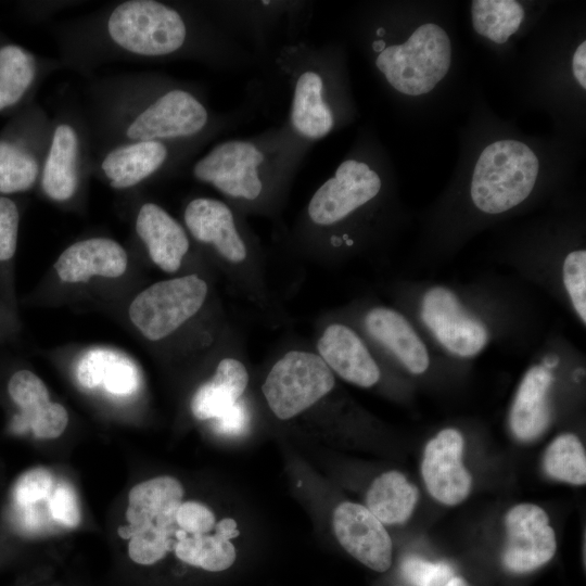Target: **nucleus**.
<instances>
[{
  "instance_id": "3",
  "label": "nucleus",
  "mask_w": 586,
  "mask_h": 586,
  "mask_svg": "<svg viewBox=\"0 0 586 586\" xmlns=\"http://www.w3.org/2000/svg\"><path fill=\"white\" fill-rule=\"evenodd\" d=\"M107 31L120 48L143 56L170 54L182 47L187 37L181 15L153 0H129L115 7Z\"/></svg>"
},
{
  "instance_id": "2",
  "label": "nucleus",
  "mask_w": 586,
  "mask_h": 586,
  "mask_svg": "<svg viewBox=\"0 0 586 586\" xmlns=\"http://www.w3.org/2000/svg\"><path fill=\"white\" fill-rule=\"evenodd\" d=\"M450 59L446 31L428 23L418 27L405 43L384 48L375 65L397 91L419 95L430 92L445 77Z\"/></svg>"
},
{
  "instance_id": "33",
  "label": "nucleus",
  "mask_w": 586,
  "mask_h": 586,
  "mask_svg": "<svg viewBox=\"0 0 586 586\" xmlns=\"http://www.w3.org/2000/svg\"><path fill=\"white\" fill-rule=\"evenodd\" d=\"M563 283L583 322H586V251L569 253L563 263Z\"/></svg>"
},
{
  "instance_id": "29",
  "label": "nucleus",
  "mask_w": 586,
  "mask_h": 586,
  "mask_svg": "<svg viewBox=\"0 0 586 586\" xmlns=\"http://www.w3.org/2000/svg\"><path fill=\"white\" fill-rule=\"evenodd\" d=\"M544 469L555 480L584 485L586 453L581 440L572 433L557 436L546 449Z\"/></svg>"
},
{
  "instance_id": "12",
  "label": "nucleus",
  "mask_w": 586,
  "mask_h": 586,
  "mask_svg": "<svg viewBox=\"0 0 586 586\" xmlns=\"http://www.w3.org/2000/svg\"><path fill=\"white\" fill-rule=\"evenodd\" d=\"M463 438L455 429H444L424 448L421 473L437 501L455 506L469 495L472 476L462 463Z\"/></svg>"
},
{
  "instance_id": "5",
  "label": "nucleus",
  "mask_w": 586,
  "mask_h": 586,
  "mask_svg": "<svg viewBox=\"0 0 586 586\" xmlns=\"http://www.w3.org/2000/svg\"><path fill=\"white\" fill-rule=\"evenodd\" d=\"M207 291V283L195 275L158 281L135 297L129 318L144 337L162 340L199 311Z\"/></svg>"
},
{
  "instance_id": "36",
  "label": "nucleus",
  "mask_w": 586,
  "mask_h": 586,
  "mask_svg": "<svg viewBox=\"0 0 586 586\" xmlns=\"http://www.w3.org/2000/svg\"><path fill=\"white\" fill-rule=\"evenodd\" d=\"M49 510L59 523L75 527L81 520L80 507L74 489L65 484L55 486L48 497Z\"/></svg>"
},
{
  "instance_id": "39",
  "label": "nucleus",
  "mask_w": 586,
  "mask_h": 586,
  "mask_svg": "<svg viewBox=\"0 0 586 586\" xmlns=\"http://www.w3.org/2000/svg\"><path fill=\"white\" fill-rule=\"evenodd\" d=\"M68 415L66 409L58 403L48 405L27 424L34 435L40 438L59 437L66 429Z\"/></svg>"
},
{
  "instance_id": "26",
  "label": "nucleus",
  "mask_w": 586,
  "mask_h": 586,
  "mask_svg": "<svg viewBox=\"0 0 586 586\" xmlns=\"http://www.w3.org/2000/svg\"><path fill=\"white\" fill-rule=\"evenodd\" d=\"M322 79L316 72L303 73L295 85L291 122L307 139H320L333 127V115L322 99Z\"/></svg>"
},
{
  "instance_id": "44",
  "label": "nucleus",
  "mask_w": 586,
  "mask_h": 586,
  "mask_svg": "<svg viewBox=\"0 0 586 586\" xmlns=\"http://www.w3.org/2000/svg\"><path fill=\"white\" fill-rule=\"evenodd\" d=\"M383 34H384V29L380 28V29L378 30V35L381 36V35H383Z\"/></svg>"
},
{
  "instance_id": "42",
  "label": "nucleus",
  "mask_w": 586,
  "mask_h": 586,
  "mask_svg": "<svg viewBox=\"0 0 586 586\" xmlns=\"http://www.w3.org/2000/svg\"><path fill=\"white\" fill-rule=\"evenodd\" d=\"M443 586H471L461 576H451Z\"/></svg>"
},
{
  "instance_id": "24",
  "label": "nucleus",
  "mask_w": 586,
  "mask_h": 586,
  "mask_svg": "<svg viewBox=\"0 0 586 586\" xmlns=\"http://www.w3.org/2000/svg\"><path fill=\"white\" fill-rule=\"evenodd\" d=\"M77 155L76 131L69 125H59L53 131L41 176L42 189L50 199L63 202L75 194Z\"/></svg>"
},
{
  "instance_id": "28",
  "label": "nucleus",
  "mask_w": 586,
  "mask_h": 586,
  "mask_svg": "<svg viewBox=\"0 0 586 586\" xmlns=\"http://www.w3.org/2000/svg\"><path fill=\"white\" fill-rule=\"evenodd\" d=\"M524 17L522 5L514 0H475L472 2L474 30L496 43L514 34Z\"/></svg>"
},
{
  "instance_id": "27",
  "label": "nucleus",
  "mask_w": 586,
  "mask_h": 586,
  "mask_svg": "<svg viewBox=\"0 0 586 586\" xmlns=\"http://www.w3.org/2000/svg\"><path fill=\"white\" fill-rule=\"evenodd\" d=\"M36 60L16 44L0 48V111L16 104L36 76Z\"/></svg>"
},
{
  "instance_id": "20",
  "label": "nucleus",
  "mask_w": 586,
  "mask_h": 586,
  "mask_svg": "<svg viewBox=\"0 0 586 586\" xmlns=\"http://www.w3.org/2000/svg\"><path fill=\"white\" fill-rule=\"evenodd\" d=\"M238 524L232 518H225L215 524L214 535H189L178 530L175 553L179 560L209 572L229 569L237 559L231 543L239 536Z\"/></svg>"
},
{
  "instance_id": "13",
  "label": "nucleus",
  "mask_w": 586,
  "mask_h": 586,
  "mask_svg": "<svg viewBox=\"0 0 586 586\" xmlns=\"http://www.w3.org/2000/svg\"><path fill=\"white\" fill-rule=\"evenodd\" d=\"M182 497L181 483L171 476H157L137 484L128 495L126 518L129 524L120 526L118 534L131 538L149 528L173 534Z\"/></svg>"
},
{
  "instance_id": "16",
  "label": "nucleus",
  "mask_w": 586,
  "mask_h": 586,
  "mask_svg": "<svg viewBox=\"0 0 586 586\" xmlns=\"http://www.w3.org/2000/svg\"><path fill=\"white\" fill-rule=\"evenodd\" d=\"M184 222L195 240L214 245L228 262L245 259L246 246L231 209L224 202L208 198L192 200L186 207Z\"/></svg>"
},
{
  "instance_id": "25",
  "label": "nucleus",
  "mask_w": 586,
  "mask_h": 586,
  "mask_svg": "<svg viewBox=\"0 0 586 586\" xmlns=\"http://www.w3.org/2000/svg\"><path fill=\"white\" fill-rule=\"evenodd\" d=\"M418 488L396 470L377 476L366 495V507L382 524L406 522L417 504Z\"/></svg>"
},
{
  "instance_id": "8",
  "label": "nucleus",
  "mask_w": 586,
  "mask_h": 586,
  "mask_svg": "<svg viewBox=\"0 0 586 586\" xmlns=\"http://www.w3.org/2000/svg\"><path fill=\"white\" fill-rule=\"evenodd\" d=\"M207 111L190 92L174 89L142 110L126 129L131 141H160L199 133L207 123Z\"/></svg>"
},
{
  "instance_id": "6",
  "label": "nucleus",
  "mask_w": 586,
  "mask_h": 586,
  "mask_svg": "<svg viewBox=\"0 0 586 586\" xmlns=\"http://www.w3.org/2000/svg\"><path fill=\"white\" fill-rule=\"evenodd\" d=\"M504 566L512 573H530L548 563L557 550L556 533L546 511L534 504H519L505 517Z\"/></svg>"
},
{
  "instance_id": "43",
  "label": "nucleus",
  "mask_w": 586,
  "mask_h": 586,
  "mask_svg": "<svg viewBox=\"0 0 586 586\" xmlns=\"http://www.w3.org/2000/svg\"><path fill=\"white\" fill-rule=\"evenodd\" d=\"M385 48V43L382 40L373 42V49L378 52H381Z\"/></svg>"
},
{
  "instance_id": "22",
  "label": "nucleus",
  "mask_w": 586,
  "mask_h": 586,
  "mask_svg": "<svg viewBox=\"0 0 586 586\" xmlns=\"http://www.w3.org/2000/svg\"><path fill=\"white\" fill-rule=\"evenodd\" d=\"M247 383L249 373L243 362L231 357L221 359L213 378L193 395V416L199 420L222 417L239 402Z\"/></svg>"
},
{
  "instance_id": "35",
  "label": "nucleus",
  "mask_w": 586,
  "mask_h": 586,
  "mask_svg": "<svg viewBox=\"0 0 586 586\" xmlns=\"http://www.w3.org/2000/svg\"><path fill=\"white\" fill-rule=\"evenodd\" d=\"M402 571L412 586H443L453 574L451 568L444 562H430L416 557L407 558Z\"/></svg>"
},
{
  "instance_id": "11",
  "label": "nucleus",
  "mask_w": 586,
  "mask_h": 586,
  "mask_svg": "<svg viewBox=\"0 0 586 586\" xmlns=\"http://www.w3.org/2000/svg\"><path fill=\"white\" fill-rule=\"evenodd\" d=\"M332 524L337 542L352 557L375 572L390 569L392 539L366 506L341 502L333 511Z\"/></svg>"
},
{
  "instance_id": "1",
  "label": "nucleus",
  "mask_w": 586,
  "mask_h": 586,
  "mask_svg": "<svg viewBox=\"0 0 586 586\" xmlns=\"http://www.w3.org/2000/svg\"><path fill=\"white\" fill-rule=\"evenodd\" d=\"M538 160L523 142L501 140L481 153L472 177L471 198L484 213L499 214L523 202L532 192Z\"/></svg>"
},
{
  "instance_id": "17",
  "label": "nucleus",
  "mask_w": 586,
  "mask_h": 586,
  "mask_svg": "<svg viewBox=\"0 0 586 586\" xmlns=\"http://www.w3.org/2000/svg\"><path fill=\"white\" fill-rule=\"evenodd\" d=\"M136 231L144 242L152 262L166 272L179 269L189 250L181 225L154 203L143 204L136 219Z\"/></svg>"
},
{
  "instance_id": "19",
  "label": "nucleus",
  "mask_w": 586,
  "mask_h": 586,
  "mask_svg": "<svg viewBox=\"0 0 586 586\" xmlns=\"http://www.w3.org/2000/svg\"><path fill=\"white\" fill-rule=\"evenodd\" d=\"M365 326L368 333L386 346L411 373L421 374L428 369L426 347L402 314L375 307L367 313Z\"/></svg>"
},
{
  "instance_id": "37",
  "label": "nucleus",
  "mask_w": 586,
  "mask_h": 586,
  "mask_svg": "<svg viewBox=\"0 0 586 586\" xmlns=\"http://www.w3.org/2000/svg\"><path fill=\"white\" fill-rule=\"evenodd\" d=\"M20 212L14 201L0 195V262L11 259L16 251Z\"/></svg>"
},
{
  "instance_id": "31",
  "label": "nucleus",
  "mask_w": 586,
  "mask_h": 586,
  "mask_svg": "<svg viewBox=\"0 0 586 586\" xmlns=\"http://www.w3.org/2000/svg\"><path fill=\"white\" fill-rule=\"evenodd\" d=\"M13 403L21 409L14 424L27 428L28 422L50 402L49 392L42 380L29 370H18L8 383Z\"/></svg>"
},
{
  "instance_id": "18",
  "label": "nucleus",
  "mask_w": 586,
  "mask_h": 586,
  "mask_svg": "<svg viewBox=\"0 0 586 586\" xmlns=\"http://www.w3.org/2000/svg\"><path fill=\"white\" fill-rule=\"evenodd\" d=\"M552 374L544 366L527 370L515 394L510 411V428L513 435L523 442L540 436L550 421L548 391Z\"/></svg>"
},
{
  "instance_id": "15",
  "label": "nucleus",
  "mask_w": 586,
  "mask_h": 586,
  "mask_svg": "<svg viewBox=\"0 0 586 586\" xmlns=\"http://www.w3.org/2000/svg\"><path fill=\"white\" fill-rule=\"evenodd\" d=\"M127 264V253L120 244L107 238H91L64 250L54 268L62 281L77 283L86 282L94 276L120 277Z\"/></svg>"
},
{
  "instance_id": "40",
  "label": "nucleus",
  "mask_w": 586,
  "mask_h": 586,
  "mask_svg": "<svg viewBox=\"0 0 586 586\" xmlns=\"http://www.w3.org/2000/svg\"><path fill=\"white\" fill-rule=\"evenodd\" d=\"M249 415L243 402H238L222 417L216 419L215 429L225 435H240L246 429Z\"/></svg>"
},
{
  "instance_id": "41",
  "label": "nucleus",
  "mask_w": 586,
  "mask_h": 586,
  "mask_svg": "<svg viewBox=\"0 0 586 586\" xmlns=\"http://www.w3.org/2000/svg\"><path fill=\"white\" fill-rule=\"evenodd\" d=\"M572 68L578 84L586 89V41H583L575 50Z\"/></svg>"
},
{
  "instance_id": "34",
  "label": "nucleus",
  "mask_w": 586,
  "mask_h": 586,
  "mask_svg": "<svg viewBox=\"0 0 586 586\" xmlns=\"http://www.w3.org/2000/svg\"><path fill=\"white\" fill-rule=\"evenodd\" d=\"M171 534L160 528H149L130 538L128 555L142 565L154 564L162 560L170 548Z\"/></svg>"
},
{
  "instance_id": "32",
  "label": "nucleus",
  "mask_w": 586,
  "mask_h": 586,
  "mask_svg": "<svg viewBox=\"0 0 586 586\" xmlns=\"http://www.w3.org/2000/svg\"><path fill=\"white\" fill-rule=\"evenodd\" d=\"M53 489V479L49 470L34 468L24 472L15 482L12 497L17 509L28 508L48 499Z\"/></svg>"
},
{
  "instance_id": "9",
  "label": "nucleus",
  "mask_w": 586,
  "mask_h": 586,
  "mask_svg": "<svg viewBox=\"0 0 586 586\" xmlns=\"http://www.w3.org/2000/svg\"><path fill=\"white\" fill-rule=\"evenodd\" d=\"M381 189L378 174L361 162L348 160L315 192L308 216L319 226L333 225L372 200Z\"/></svg>"
},
{
  "instance_id": "38",
  "label": "nucleus",
  "mask_w": 586,
  "mask_h": 586,
  "mask_svg": "<svg viewBox=\"0 0 586 586\" xmlns=\"http://www.w3.org/2000/svg\"><path fill=\"white\" fill-rule=\"evenodd\" d=\"M215 514L198 501L181 502L176 513V524L189 535H203L215 527Z\"/></svg>"
},
{
  "instance_id": "14",
  "label": "nucleus",
  "mask_w": 586,
  "mask_h": 586,
  "mask_svg": "<svg viewBox=\"0 0 586 586\" xmlns=\"http://www.w3.org/2000/svg\"><path fill=\"white\" fill-rule=\"evenodd\" d=\"M319 356L345 381L370 387L380 379V369L359 335L341 323L329 324L317 344Z\"/></svg>"
},
{
  "instance_id": "21",
  "label": "nucleus",
  "mask_w": 586,
  "mask_h": 586,
  "mask_svg": "<svg viewBox=\"0 0 586 586\" xmlns=\"http://www.w3.org/2000/svg\"><path fill=\"white\" fill-rule=\"evenodd\" d=\"M76 378L85 388L103 386L117 396L131 395L140 383L136 365L123 354L106 348L86 353L76 366Z\"/></svg>"
},
{
  "instance_id": "10",
  "label": "nucleus",
  "mask_w": 586,
  "mask_h": 586,
  "mask_svg": "<svg viewBox=\"0 0 586 586\" xmlns=\"http://www.w3.org/2000/svg\"><path fill=\"white\" fill-rule=\"evenodd\" d=\"M421 318L436 340L457 356H474L487 343L484 324L470 316L456 294L446 288L435 286L425 293Z\"/></svg>"
},
{
  "instance_id": "7",
  "label": "nucleus",
  "mask_w": 586,
  "mask_h": 586,
  "mask_svg": "<svg viewBox=\"0 0 586 586\" xmlns=\"http://www.w3.org/2000/svg\"><path fill=\"white\" fill-rule=\"evenodd\" d=\"M263 161V153L253 143L227 141L198 161L193 175L227 195L251 201L257 199L263 189L257 170Z\"/></svg>"
},
{
  "instance_id": "23",
  "label": "nucleus",
  "mask_w": 586,
  "mask_h": 586,
  "mask_svg": "<svg viewBox=\"0 0 586 586\" xmlns=\"http://www.w3.org/2000/svg\"><path fill=\"white\" fill-rule=\"evenodd\" d=\"M166 157L167 149L160 141H131L111 150L101 168L112 188L126 189L154 174Z\"/></svg>"
},
{
  "instance_id": "30",
  "label": "nucleus",
  "mask_w": 586,
  "mask_h": 586,
  "mask_svg": "<svg viewBox=\"0 0 586 586\" xmlns=\"http://www.w3.org/2000/svg\"><path fill=\"white\" fill-rule=\"evenodd\" d=\"M39 175V165L33 153L22 145L0 141V194L29 190Z\"/></svg>"
},
{
  "instance_id": "4",
  "label": "nucleus",
  "mask_w": 586,
  "mask_h": 586,
  "mask_svg": "<svg viewBox=\"0 0 586 586\" xmlns=\"http://www.w3.org/2000/svg\"><path fill=\"white\" fill-rule=\"evenodd\" d=\"M334 384L332 370L319 355L291 351L272 366L262 391L273 415L289 420L330 393Z\"/></svg>"
}]
</instances>
